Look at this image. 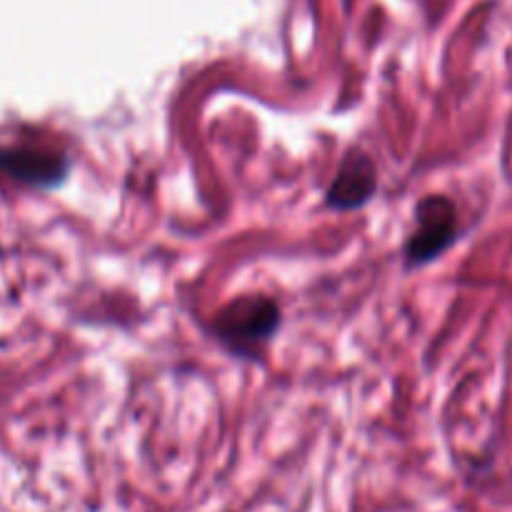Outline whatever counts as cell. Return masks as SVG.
Returning <instances> with one entry per match:
<instances>
[{
    "label": "cell",
    "instance_id": "cell-1",
    "mask_svg": "<svg viewBox=\"0 0 512 512\" xmlns=\"http://www.w3.org/2000/svg\"><path fill=\"white\" fill-rule=\"evenodd\" d=\"M280 328V308L265 295L235 298L215 315V335L228 350L255 355Z\"/></svg>",
    "mask_w": 512,
    "mask_h": 512
},
{
    "label": "cell",
    "instance_id": "cell-2",
    "mask_svg": "<svg viewBox=\"0 0 512 512\" xmlns=\"http://www.w3.org/2000/svg\"><path fill=\"white\" fill-rule=\"evenodd\" d=\"M458 240V210L445 195H428L415 205V230L405 243L408 268L433 263Z\"/></svg>",
    "mask_w": 512,
    "mask_h": 512
},
{
    "label": "cell",
    "instance_id": "cell-3",
    "mask_svg": "<svg viewBox=\"0 0 512 512\" xmlns=\"http://www.w3.org/2000/svg\"><path fill=\"white\" fill-rule=\"evenodd\" d=\"M375 188H378V170H375L373 158L365 150L353 148L345 153L325 193V203L335 210H358L373 198Z\"/></svg>",
    "mask_w": 512,
    "mask_h": 512
},
{
    "label": "cell",
    "instance_id": "cell-4",
    "mask_svg": "<svg viewBox=\"0 0 512 512\" xmlns=\"http://www.w3.org/2000/svg\"><path fill=\"white\" fill-rule=\"evenodd\" d=\"M0 165L18 180L30 185H58L68 175V160L63 155L38 153V150H8L0 155Z\"/></svg>",
    "mask_w": 512,
    "mask_h": 512
}]
</instances>
